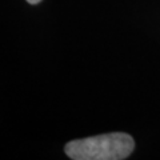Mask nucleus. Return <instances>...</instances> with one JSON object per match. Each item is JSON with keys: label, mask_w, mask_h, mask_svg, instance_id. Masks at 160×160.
<instances>
[{"label": "nucleus", "mask_w": 160, "mask_h": 160, "mask_svg": "<svg viewBox=\"0 0 160 160\" xmlns=\"http://www.w3.org/2000/svg\"><path fill=\"white\" fill-rule=\"evenodd\" d=\"M133 148L135 142L128 133L113 132L72 140L66 144L64 151L73 160H123Z\"/></svg>", "instance_id": "obj_1"}, {"label": "nucleus", "mask_w": 160, "mask_h": 160, "mask_svg": "<svg viewBox=\"0 0 160 160\" xmlns=\"http://www.w3.org/2000/svg\"><path fill=\"white\" fill-rule=\"evenodd\" d=\"M27 2H28L29 4H38V3L42 2V0H27Z\"/></svg>", "instance_id": "obj_2"}]
</instances>
